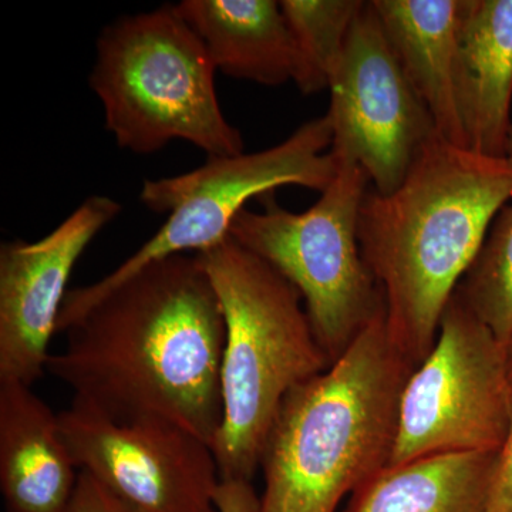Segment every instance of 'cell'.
Instances as JSON below:
<instances>
[{"label": "cell", "instance_id": "cell-1", "mask_svg": "<svg viewBox=\"0 0 512 512\" xmlns=\"http://www.w3.org/2000/svg\"><path fill=\"white\" fill-rule=\"evenodd\" d=\"M47 372L73 403L117 421H170L214 446L225 320L197 254L131 275L67 326Z\"/></svg>", "mask_w": 512, "mask_h": 512}, {"label": "cell", "instance_id": "cell-2", "mask_svg": "<svg viewBox=\"0 0 512 512\" xmlns=\"http://www.w3.org/2000/svg\"><path fill=\"white\" fill-rule=\"evenodd\" d=\"M512 200V164L447 143L424 148L397 190L367 191L359 215L363 261L383 293L387 328L419 366L443 313Z\"/></svg>", "mask_w": 512, "mask_h": 512}, {"label": "cell", "instance_id": "cell-3", "mask_svg": "<svg viewBox=\"0 0 512 512\" xmlns=\"http://www.w3.org/2000/svg\"><path fill=\"white\" fill-rule=\"evenodd\" d=\"M414 369L390 336L384 306L326 372L286 397L262 454L255 512H338L389 466Z\"/></svg>", "mask_w": 512, "mask_h": 512}, {"label": "cell", "instance_id": "cell-4", "mask_svg": "<svg viewBox=\"0 0 512 512\" xmlns=\"http://www.w3.org/2000/svg\"><path fill=\"white\" fill-rule=\"evenodd\" d=\"M225 320L221 426L214 453L221 483L252 484L286 397L332 363L298 289L231 237L197 254Z\"/></svg>", "mask_w": 512, "mask_h": 512}, {"label": "cell", "instance_id": "cell-5", "mask_svg": "<svg viewBox=\"0 0 512 512\" xmlns=\"http://www.w3.org/2000/svg\"><path fill=\"white\" fill-rule=\"evenodd\" d=\"M90 87L119 147L153 154L184 140L210 157L244 153L222 114L207 50L177 8L117 19L101 30Z\"/></svg>", "mask_w": 512, "mask_h": 512}, {"label": "cell", "instance_id": "cell-6", "mask_svg": "<svg viewBox=\"0 0 512 512\" xmlns=\"http://www.w3.org/2000/svg\"><path fill=\"white\" fill-rule=\"evenodd\" d=\"M336 164L335 178L309 210H285L269 192L259 197L262 211L245 208L229 231L298 289L330 363L384 309L383 293L359 245L360 208L372 185L360 165Z\"/></svg>", "mask_w": 512, "mask_h": 512}, {"label": "cell", "instance_id": "cell-7", "mask_svg": "<svg viewBox=\"0 0 512 512\" xmlns=\"http://www.w3.org/2000/svg\"><path fill=\"white\" fill-rule=\"evenodd\" d=\"M328 116L303 123L286 138L258 153L210 157L190 173L147 180L140 201L168 220L138 251L93 284L69 289L57 333L92 303L131 275L168 256L202 254L229 237L232 224L247 202L285 185L323 192L338 171Z\"/></svg>", "mask_w": 512, "mask_h": 512}, {"label": "cell", "instance_id": "cell-8", "mask_svg": "<svg viewBox=\"0 0 512 512\" xmlns=\"http://www.w3.org/2000/svg\"><path fill=\"white\" fill-rule=\"evenodd\" d=\"M511 412L507 349L453 295L436 345L404 384L389 466L436 454L500 450Z\"/></svg>", "mask_w": 512, "mask_h": 512}, {"label": "cell", "instance_id": "cell-9", "mask_svg": "<svg viewBox=\"0 0 512 512\" xmlns=\"http://www.w3.org/2000/svg\"><path fill=\"white\" fill-rule=\"evenodd\" d=\"M329 92L332 156L360 165L380 194L397 190L439 133L372 2H366L350 29Z\"/></svg>", "mask_w": 512, "mask_h": 512}, {"label": "cell", "instance_id": "cell-10", "mask_svg": "<svg viewBox=\"0 0 512 512\" xmlns=\"http://www.w3.org/2000/svg\"><path fill=\"white\" fill-rule=\"evenodd\" d=\"M79 470L143 512H220L221 478L210 443L158 419L111 420L80 404L59 413Z\"/></svg>", "mask_w": 512, "mask_h": 512}, {"label": "cell", "instance_id": "cell-11", "mask_svg": "<svg viewBox=\"0 0 512 512\" xmlns=\"http://www.w3.org/2000/svg\"><path fill=\"white\" fill-rule=\"evenodd\" d=\"M121 212L113 198H87L36 242L0 247V383L33 386L49 363L50 340L74 266L101 229Z\"/></svg>", "mask_w": 512, "mask_h": 512}, {"label": "cell", "instance_id": "cell-12", "mask_svg": "<svg viewBox=\"0 0 512 512\" xmlns=\"http://www.w3.org/2000/svg\"><path fill=\"white\" fill-rule=\"evenodd\" d=\"M80 470L59 414L22 383H0V491L6 512H64Z\"/></svg>", "mask_w": 512, "mask_h": 512}, {"label": "cell", "instance_id": "cell-13", "mask_svg": "<svg viewBox=\"0 0 512 512\" xmlns=\"http://www.w3.org/2000/svg\"><path fill=\"white\" fill-rule=\"evenodd\" d=\"M458 99L468 148L505 158L512 126V0H461Z\"/></svg>", "mask_w": 512, "mask_h": 512}, {"label": "cell", "instance_id": "cell-14", "mask_svg": "<svg viewBox=\"0 0 512 512\" xmlns=\"http://www.w3.org/2000/svg\"><path fill=\"white\" fill-rule=\"evenodd\" d=\"M372 3L394 55L429 109L437 133L453 146L468 148L458 99L461 0Z\"/></svg>", "mask_w": 512, "mask_h": 512}, {"label": "cell", "instance_id": "cell-15", "mask_svg": "<svg viewBox=\"0 0 512 512\" xmlns=\"http://www.w3.org/2000/svg\"><path fill=\"white\" fill-rule=\"evenodd\" d=\"M215 70L264 86L293 80L295 49L275 0H184L175 5Z\"/></svg>", "mask_w": 512, "mask_h": 512}, {"label": "cell", "instance_id": "cell-16", "mask_svg": "<svg viewBox=\"0 0 512 512\" xmlns=\"http://www.w3.org/2000/svg\"><path fill=\"white\" fill-rule=\"evenodd\" d=\"M497 451L436 454L386 466L342 512H487Z\"/></svg>", "mask_w": 512, "mask_h": 512}, {"label": "cell", "instance_id": "cell-17", "mask_svg": "<svg viewBox=\"0 0 512 512\" xmlns=\"http://www.w3.org/2000/svg\"><path fill=\"white\" fill-rule=\"evenodd\" d=\"M295 49L292 82L303 96L329 89L363 0H282Z\"/></svg>", "mask_w": 512, "mask_h": 512}, {"label": "cell", "instance_id": "cell-18", "mask_svg": "<svg viewBox=\"0 0 512 512\" xmlns=\"http://www.w3.org/2000/svg\"><path fill=\"white\" fill-rule=\"evenodd\" d=\"M454 295L501 343L512 340V200L491 224Z\"/></svg>", "mask_w": 512, "mask_h": 512}, {"label": "cell", "instance_id": "cell-19", "mask_svg": "<svg viewBox=\"0 0 512 512\" xmlns=\"http://www.w3.org/2000/svg\"><path fill=\"white\" fill-rule=\"evenodd\" d=\"M64 512H143L128 503L109 485L87 471L80 470L79 480Z\"/></svg>", "mask_w": 512, "mask_h": 512}, {"label": "cell", "instance_id": "cell-20", "mask_svg": "<svg viewBox=\"0 0 512 512\" xmlns=\"http://www.w3.org/2000/svg\"><path fill=\"white\" fill-rule=\"evenodd\" d=\"M487 512H512V412L510 429L503 446L498 450Z\"/></svg>", "mask_w": 512, "mask_h": 512}, {"label": "cell", "instance_id": "cell-21", "mask_svg": "<svg viewBox=\"0 0 512 512\" xmlns=\"http://www.w3.org/2000/svg\"><path fill=\"white\" fill-rule=\"evenodd\" d=\"M505 349H507L508 373H510L512 383V340L511 342L505 343Z\"/></svg>", "mask_w": 512, "mask_h": 512}, {"label": "cell", "instance_id": "cell-22", "mask_svg": "<svg viewBox=\"0 0 512 512\" xmlns=\"http://www.w3.org/2000/svg\"><path fill=\"white\" fill-rule=\"evenodd\" d=\"M505 158L512 164V126L510 134H508L507 150H505Z\"/></svg>", "mask_w": 512, "mask_h": 512}]
</instances>
